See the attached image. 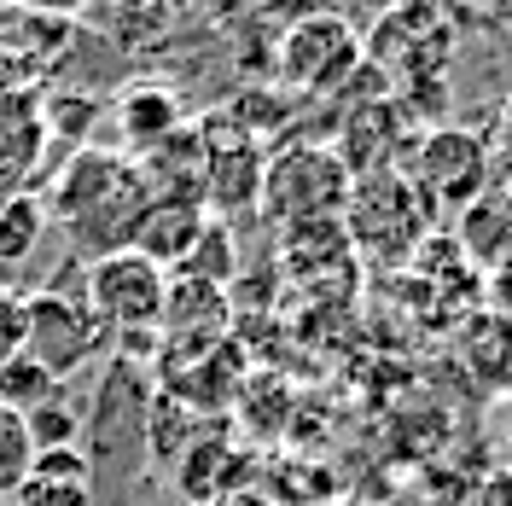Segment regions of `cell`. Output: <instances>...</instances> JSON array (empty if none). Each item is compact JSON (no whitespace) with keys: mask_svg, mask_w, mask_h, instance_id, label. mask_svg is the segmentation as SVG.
Here are the masks:
<instances>
[{"mask_svg":"<svg viewBox=\"0 0 512 506\" xmlns=\"http://www.w3.org/2000/svg\"><path fill=\"white\" fill-rule=\"evenodd\" d=\"M495 169H501V181H512V94L501 105V128H495Z\"/></svg>","mask_w":512,"mask_h":506,"instance_id":"cell-30","label":"cell"},{"mask_svg":"<svg viewBox=\"0 0 512 506\" xmlns=\"http://www.w3.org/2000/svg\"><path fill=\"white\" fill-rule=\"evenodd\" d=\"M24 425H30L35 454H47V448H76V431H82L76 408H64V402H47V408L24 413Z\"/></svg>","mask_w":512,"mask_h":506,"instance_id":"cell-24","label":"cell"},{"mask_svg":"<svg viewBox=\"0 0 512 506\" xmlns=\"http://www.w3.org/2000/svg\"><path fill=\"white\" fill-rule=\"evenodd\" d=\"M41 140H47V117H41L35 94L0 88V198H6V187H18L35 169Z\"/></svg>","mask_w":512,"mask_h":506,"instance_id":"cell-17","label":"cell"},{"mask_svg":"<svg viewBox=\"0 0 512 506\" xmlns=\"http://www.w3.org/2000/svg\"><path fill=\"white\" fill-rule=\"evenodd\" d=\"M396 506H472V483L443 466V460H431V466H419L402 489H396Z\"/></svg>","mask_w":512,"mask_h":506,"instance_id":"cell-20","label":"cell"},{"mask_svg":"<svg viewBox=\"0 0 512 506\" xmlns=\"http://www.w3.org/2000/svg\"><path fill=\"white\" fill-rule=\"evenodd\" d=\"M88 309L105 332L117 338H152L163 332V303H169V274L140 251H111L88 262V285H82Z\"/></svg>","mask_w":512,"mask_h":506,"instance_id":"cell-5","label":"cell"},{"mask_svg":"<svg viewBox=\"0 0 512 506\" xmlns=\"http://www.w3.org/2000/svg\"><path fill=\"white\" fill-rule=\"evenodd\" d=\"M30 477H53V483H94V460L82 448H47L35 454Z\"/></svg>","mask_w":512,"mask_h":506,"instance_id":"cell-26","label":"cell"},{"mask_svg":"<svg viewBox=\"0 0 512 506\" xmlns=\"http://www.w3.org/2000/svg\"><path fill=\"white\" fill-rule=\"evenodd\" d=\"M175 274H192V280H210V285H222L239 274V245H233V227L227 222H210L204 227V239H198V251L175 268Z\"/></svg>","mask_w":512,"mask_h":506,"instance_id":"cell-21","label":"cell"},{"mask_svg":"<svg viewBox=\"0 0 512 506\" xmlns=\"http://www.w3.org/2000/svg\"><path fill=\"white\" fill-rule=\"evenodd\" d=\"M18 355H24V297L0 285V367H12Z\"/></svg>","mask_w":512,"mask_h":506,"instance_id":"cell-27","label":"cell"},{"mask_svg":"<svg viewBox=\"0 0 512 506\" xmlns=\"http://www.w3.org/2000/svg\"><path fill=\"white\" fill-rule=\"evenodd\" d=\"M315 506H361V501H315Z\"/></svg>","mask_w":512,"mask_h":506,"instance_id":"cell-32","label":"cell"},{"mask_svg":"<svg viewBox=\"0 0 512 506\" xmlns=\"http://www.w3.org/2000/svg\"><path fill=\"white\" fill-rule=\"evenodd\" d=\"M216 506H286L280 501V495H274V489H239V495H227V501H216Z\"/></svg>","mask_w":512,"mask_h":506,"instance_id":"cell-31","label":"cell"},{"mask_svg":"<svg viewBox=\"0 0 512 506\" xmlns=\"http://www.w3.org/2000/svg\"><path fill=\"white\" fill-rule=\"evenodd\" d=\"M483 297H489V309H495V315L512 320V256H507V262H495V268L483 274Z\"/></svg>","mask_w":512,"mask_h":506,"instance_id":"cell-28","label":"cell"},{"mask_svg":"<svg viewBox=\"0 0 512 506\" xmlns=\"http://www.w3.org/2000/svg\"><path fill=\"white\" fill-rule=\"evenodd\" d=\"M30 466H35L30 425H24V413H12L6 402H0V501L18 495V483L30 477Z\"/></svg>","mask_w":512,"mask_h":506,"instance_id":"cell-22","label":"cell"},{"mask_svg":"<svg viewBox=\"0 0 512 506\" xmlns=\"http://www.w3.org/2000/svg\"><path fill=\"white\" fill-rule=\"evenodd\" d=\"M280 256H286V280L315 297L326 309H350L361 291V256H355L344 222H309L280 233Z\"/></svg>","mask_w":512,"mask_h":506,"instance_id":"cell-9","label":"cell"},{"mask_svg":"<svg viewBox=\"0 0 512 506\" xmlns=\"http://www.w3.org/2000/svg\"><path fill=\"white\" fill-rule=\"evenodd\" d=\"M41 204L64 227V239L99 262V256L134 245V227L152 210V192H146V175H140L134 158L105 152V146H82L59 169V181Z\"/></svg>","mask_w":512,"mask_h":506,"instance_id":"cell-1","label":"cell"},{"mask_svg":"<svg viewBox=\"0 0 512 506\" xmlns=\"http://www.w3.org/2000/svg\"><path fill=\"white\" fill-rule=\"evenodd\" d=\"M111 117H117V134L134 152H152L169 134L187 128V105H181V94L169 82H128L117 94V105H111Z\"/></svg>","mask_w":512,"mask_h":506,"instance_id":"cell-14","label":"cell"},{"mask_svg":"<svg viewBox=\"0 0 512 506\" xmlns=\"http://www.w3.org/2000/svg\"><path fill=\"white\" fill-rule=\"evenodd\" d=\"M204 140V210L210 222H245L256 216V198H262V146L239 117H216V123L198 134Z\"/></svg>","mask_w":512,"mask_h":506,"instance_id":"cell-8","label":"cell"},{"mask_svg":"<svg viewBox=\"0 0 512 506\" xmlns=\"http://www.w3.org/2000/svg\"><path fill=\"white\" fill-rule=\"evenodd\" d=\"M402 128H408V105L396 94L379 99H355L338 123V158L355 181L367 175H384V169H402L396 163V146H402Z\"/></svg>","mask_w":512,"mask_h":506,"instance_id":"cell-11","label":"cell"},{"mask_svg":"<svg viewBox=\"0 0 512 506\" xmlns=\"http://www.w3.org/2000/svg\"><path fill=\"white\" fill-rule=\"evenodd\" d=\"M472 506H512V466L489 472L483 483H472Z\"/></svg>","mask_w":512,"mask_h":506,"instance_id":"cell-29","label":"cell"},{"mask_svg":"<svg viewBox=\"0 0 512 506\" xmlns=\"http://www.w3.org/2000/svg\"><path fill=\"white\" fill-rule=\"evenodd\" d=\"M12 506H94V483H53V477H24Z\"/></svg>","mask_w":512,"mask_h":506,"instance_id":"cell-25","label":"cell"},{"mask_svg":"<svg viewBox=\"0 0 512 506\" xmlns=\"http://www.w3.org/2000/svg\"><path fill=\"white\" fill-rule=\"evenodd\" d=\"M256 460L251 448H239L227 431H198L192 448L175 460V495L187 506H216L239 489H251Z\"/></svg>","mask_w":512,"mask_h":506,"instance_id":"cell-12","label":"cell"},{"mask_svg":"<svg viewBox=\"0 0 512 506\" xmlns=\"http://www.w3.org/2000/svg\"><path fill=\"white\" fill-rule=\"evenodd\" d=\"M448 239L472 256L483 274H489L495 262H507L512 256V181L495 175V187L478 192V198L454 216V233H448Z\"/></svg>","mask_w":512,"mask_h":506,"instance_id":"cell-15","label":"cell"},{"mask_svg":"<svg viewBox=\"0 0 512 506\" xmlns=\"http://www.w3.org/2000/svg\"><path fill=\"white\" fill-rule=\"evenodd\" d=\"M47 233V204L35 192H6L0 198V268L6 262H24Z\"/></svg>","mask_w":512,"mask_h":506,"instance_id":"cell-18","label":"cell"},{"mask_svg":"<svg viewBox=\"0 0 512 506\" xmlns=\"http://www.w3.org/2000/svg\"><path fill=\"white\" fill-rule=\"evenodd\" d=\"M192 437H198V413H187L181 402H169L158 390L152 408H146V454H152L158 466H175L192 448Z\"/></svg>","mask_w":512,"mask_h":506,"instance_id":"cell-19","label":"cell"},{"mask_svg":"<svg viewBox=\"0 0 512 506\" xmlns=\"http://www.w3.org/2000/svg\"><path fill=\"white\" fill-rule=\"evenodd\" d=\"M355 175L344 169L338 146H320V140H297L286 152H274L262 169V198H256V216L268 227H309V222H344V204H350Z\"/></svg>","mask_w":512,"mask_h":506,"instance_id":"cell-3","label":"cell"},{"mask_svg":"<svg viewBox=\"0 0 512 506\" xmlns=\"http://www.w3.org/2000/svg\"><path fill=\"white\" fill-rule=\"evenodd\" d=\"M437 204L402 175V169H384V175H367L350 187V204H344V233H350L361 268H379V274H396L408 268L425 239L437 233Z\"/></svg>","mask_w":512,"mask_h":506,"instance_id":"cell-2","label":"cell"},{"mask_svg":"<svg viewBox=\"0 0 512 506\" xmlns=\"http://www.w3.org/2000/svg\"><path fill=\"white\" fill-rule=\"evenodd\" d=\"M53 390H59V379L47 373V367H35L30 355H18L12 367H0V402L12 413H35L53 402Z\"/></svg>","mask_w":512,"mask_h":506,"instance_id":"cell-23","label":"cell"},{"mask_svg":"<svg viewBox=\"0 0 512 506\" xmlns=\"http://www.w3.org/2000/svg\"><path fill=\"white\" fill-rule=\"evenodd\" d=\"M105 326L94 320L88 297H64V291H35L24 297V355L35 367H47L53 379H70L76 367H88L105 349Z\"/></svg>","mask_w":512,"mask_h":506,"instance_id":"cell-7","label":"cell"},{"mask_svg":"<svg viewBox=\"0 0 512 506\" xmlns=\"http://www.w3.org/2000/svg\"><path fill=\"white\" fill-rule=\"evenodd\" d=\"M402 175L414 181L437 210H466L478 192L495 187V146L489 140H478L472 128H425V134H414V158L402 163Z\"/></svg>","mask_w":512,"mask_h":506,"instance_id":"cell-6","label":"cell"},{"mask_svg":"<svg viewBox=\"0 0 512 506\" xmlns=\"http://www.w3.org/2000/svg\"><path fill=\"white\" fill-rule=\"evenodd\" d=\"M204 227H210V210H204V204H152V210L140 216V227H134V245H128V251L152 256L163 274H175V268L198 251Z\"/></svg>","mask_w":512,"mask_h":506,"instance_id":"cell-16","label":"cell"},{"mask_svg":"<svg viewBox=\"0 0 512 506\" xmlns=\"http://www.w3.org/2000/svg\"><path fill=\"white\" fill-rule=\"evenodd\" d=\"M158 373H163L158 379L163 396L204 419V413H227L233 402H239V390H245V379H251V361H245V344L222 338V344H210L204 355L175 361V367H158Z\"/></svg>","mask_w":512,"mask_h":506,"instance_id":"cell-10","label":"cell"},{"mask_svg":"<svg viewBox=\"0 0 512 506\" xmlns=\"http://www.w3.org/2000/svg\"><path fill=\"white\" fill-rule=\"evenodd\" d=\"M460 373L478 396H512V320L495 309H472L460 320Z\"/></svg>","mask_w":512,"mask_h":506,"instance_id":"cell-13","label":"cell"},{"mask_svg":"<svg viewBox=\"0 0 512 506\" xmlns=\"http://www.w3.org/2000/svg\"><path fill=\"white\" fill-rule=\"evenodd\" d=\"M274 64H280V76H286L303 99H338L355 76H361L367 47H361V30H355L350 18H338V12H309V18H297V24L280 30Z\"/></svg>","mask_w":512,"mask_h":506,"instance_id":"cell-4","label":"cell"}]
</instances>
